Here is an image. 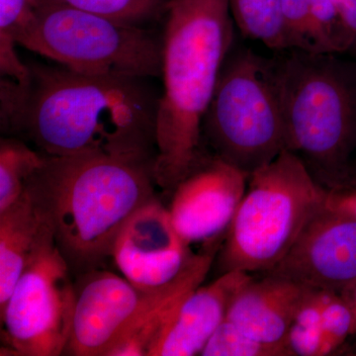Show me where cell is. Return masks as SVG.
<instances>
[{
  "mask_svg": "<svg viewBox=\"0 0 356 356\" xmlns=\"http://www.w3.org/2000/svg\"><path fill=\"white\" fill-rule=\"evenodd\" d=\"M4 132L50 156L108 154L156 161L161 91L145 77L29 65Z\"/></svg>",
  "mask_w": 356,
  "mask_h": 356,
  "instance_id": "1",
  "label": "cell"
},
{
  "mask_svg": "<svg viewBox=\"0 0 356 356\" xmlns=\"http://www.w3.org/2000/svg\"><path fill=\"white\" fill-rule=\"evenodd\" d=\"M234 39L228 0H170L154 165L156 184L166 191L172 192L207 153L201 134L204 115Z\"/></svg>",
  "mask_w": 356,
  "mask_h": 356,
  "instance_id": "2",
  "label": "cell"
},
{
  "mask_svg": "<svg viewBox=\"0 0 356 356\" xmlns=\"http://www.w3.org/2000/svg\"><path fill=\"white\" fill-rule=\"evenodd\" d=\"M154 161L81 154L50 156L30 180L72 273L99 268L117 236L154 195Z\"/></svg>",
  "mask_w": 356,
  "mask_h": 356,
  "instance_id": "3",
  "label": "cell"
},
{
  "mask_svg": "<svg viewBox=\"0 0 356 356\" xmlns=\"http://www.w3.org/2000/svg\"><path fill=\"white\" fill-rule=\"evenodd\" d=\"M280 53L273 60L287 151L327 191L356 188V60Z\"/></svg>",
  "mask_w": 356,
  "mask_h": 356,
  "instance_id": "4",
  "label": "cell"
},
{
  "mask_svg": "<svg viewBox=\"0 0 356 356\" xmlns=\"http://www.w3.org/2000/svg\"><path fill=\"white\" fill-rule=\"evenodd\" d=\"M327 194L301 159L287 149L250 175L218 250L220 274L270 271L324 207Z\"/></svg>",
  "mask_w": 356,
  "mask_h": 356,
  "instance_id": "5",
  "label": "cell"
},
{
  "mask_svg": "<svg viewBox=\"0 0 356 356\" xmlns=\"http://www.w3.org/2000/svg\"><path fill=\"white\" fill-rule=\"evenodd\" d=\"M204 149L250 177L284 149V121L273 58L233 47L202 127Z\"/></svg>",
  "mask_w": 356,
  "mask_h": 356,
  "instance_id": "6",
  "label": "cell"
},
{
  "mask_svg": "<svg viewBox=\"0 0 356 356\" xmlns=\"http://www.w3.org/2000/svg\"><path fill=\"white\" fill-rule=\"evenodd\" d=\"M20 46L88 74L161 76L163 34L40 0Z\"/></svg>",
  "mask_w": 356,
  "mask_h": 356,
  "instance_id": "7",
  "label": "cell"
},
{
  "mask_svg": "<svg viewBox=\"0 0 356 356\" xmlns=\"http://www.w3.org/2000/svg\"><path fill=\"white\" fill-rule=\"evenodd\" d=\"M72 273L51 234L0 307L2 337L13 355H64L76 306Z\"/></svg>",
  "mask_w": 356,
  "mask_h": 356,
  "instance_id": "8",
  "label": "cell"
},
{
  "mask_svg": "<svg viewBox=\"0 0 356 356\" xmlns=\"http://www.w3.org/2000/svg\"><path fill=\"white\" fill-rule=\"evenodd\" d=\"M196 254L178 235L168 208L154 197L124 225L110 257L131 284L153 293L177 280Z\"/></svg>",
  "mask_w": 356,
  "mask_h": 356,
  "instance_id": "9",
  "label": "cell"
},
{
  "mask_svg": "<svg viewBox=\"0 0 356 356\" xmlns=\"http://www.w3.org/2000/svg\"><path fill=\"white\" fill-rule=\"evenodd\" d=\"M248 175L206 153L172 189L170 218L188 245L222 242L247 189Z\"/></svg>",
  "mask_w": 356,
  "mask_h": 356,
  "instance_id": "10",
  "label": "cell"
},
{
  "mask_svg": "<svg viewBox=\"0 0 356 356\" xmlns=\"http://www.w3.org/2000/svg\"><path fill=\"white\" fill-rule=\"evenodd\" d=\"M311 288L343 293L356 283V218L324 206L273 269Z\"/></svg>",
  "mask_w": 356,
  "mask_h": 356,
  "instance_id": "11",
  "label": "cell"
},
{
  "mask_svg": "<svg viewBox=\"0 0 356 356\" xmlns=\"http://www.w3.org/2000/svg\"><path fill=\"white\" fill-rule=\"evenodd\" d=\"M65 355L105 356L127 329L147 294L123 276L102 269L81 275Z\"/></svg>",
  "mask_w": 356,
  "mask_h": 356,
  "instance_id": "12",
  "label": "cell"
},
{
  "mask_svg": "<svg viewBox=\"0 0 356 356\" xmlns=\"http://www.w3.org/2000/svg\"><path fill=\"white\" fill-rule=\"evenodd\" d=\"M254 274L229 271L189 293L147 356H193L201 353L226 318L232 300Z\"/></svg>",
  "mask_w": 356,
  "mask_h": 356,
  "instance_id": "13",
  "label": "cell"
},
{
  "mask_svg": "<svg viewBox=\"0 0 356 356\" xmlns=\"http://www.w3.org/2000/svg\"><path fill=\"white\" fill-rule=\"evenodd\" d=\"M312 291L275 274L252 276L232 300L226 320L257 341L286 348L288 331Z\"/></svg>",
  "mask_w": 356,
  "mask_h": 356,
  "instance_id": "14",
  "label": "cell"
},
{
  "mask_svg": "<svg viewBox=\"0 0 356 356\" xmlns=\"http://www.w3.org/2000/svg\"><path fill=\"white\" fill-rule=\"evenodd\" d=\"M221 243L203 248L177 280L149 293L142 308L105 356H147L185 297L202 284Z\"/></svg>",
  "mask_w": 356,
  "mask_h": 356,
  "instance_id": "15",
  "label": "cell"
},
{
  "mask_svg": "<svg viewBox=\"0 0 356 356\" xmlns=\"http://www.w3.org/2000/svg\"><path fill=\"white\" fill-rule=\"evenodd\" d=\"M51 234L46 215L28 187L0 212V307Z\"/></svg>",
  "mask_w": 356,
  "mask_h": 356,
  "instance_id": "16",
  "label": "cell"
},
{
  "mask_svg": "<svg viewBox=\"0 0 356 356\" xmlns=\"http://www.w3.org/2000/svg\"><path fill=\"white\" fill-rule=\"evenodd\" d=\"M40 0H0V74L19 84L30 81V67L16 53L33 21Z\"/></svg>",
  "mask_w": 356,
  "mask_h": 356,
  "instance_id": "17",
  "label": "cell"
},
{
  "mask_svg": "<svg viewBox=\"0 0 356 356\" xmlns=\"http://www.w3.org/2000/svg\"><path fill=\"white\" fill-rule=\"evenodd\" d=\"M232 17L248 39L261 42L271 50H290L280 0H228Z\"/></svg>",
  "mask_w": 356,
  "mask_h": 356,
  "instance_id": "18",
  "label": "cell"
},
{
  "mask_svg": "<svg viewBox=\"0 0 356 356\" xmlns=\"http://www.w3.org/2000/svg\"><path fill=\"white\" fill-rule=\"evenodd\" d=\"M44 161L26 143L16 138L0 140V212L10 207L27 189L30 180Z\"/></svg>",
  "mask_w": 356,
  "mask_h": 356,
  "instance_id": "19",
  "label": "cell"
},
{
  "mask_svg": "<svg viewBox=\"0 0 356 356\" xmlns=\"http://www.w3.org/2000/svg\"><path fill=\"white\" fill-rule=\"evenodd\" d=\"M327 292L313 290L297 312L285 341L291 356H324L334 353L322 327Z\"/></svg>",
  "mask_w": 356,
  "mask_h": 356,
  "instance_id": "20",
  "label": "cell"
},
{
  "mask_svg": "<svg viewBox=\"0 0 356 356\" xmlns=\"http://www.w3.org/2000/svg\"><path fill=\"white\" fill-rule=\"evenodd\" d=\"M72 7L107 19L151 28L165 21L170 0H41Z\"/></svg>",
  "mask_w": 356,
  "mask_h": 356,
  "instance_id": "21",
  "label": "cell"
},
{
  "mask_svg": "<svg viewBox=\"0 0 356 356\" xmlns=\"http://www.w3.org/2000/svg\"><path fill=\"white\" fill-rule=\"evenodd\" d=\"M203 356H291L284 346H271L248 336L225 318L201 353Z\"/></svg>",
  "mask_w": 356,
  "mask_h": 356,
  "instance_id": "22",
  "label": "cell"
},
{
  "mask_svg": "<svg viewBox=\"0 0 356 356\" xmlns=\"http://www.w3.org/2000/svg\"><path fill=\"white\" fill-rule=\"evenodd\" d=\"M290 50L320 53L311 17V0H280Z\"/></svg>",
  "mask_w": 356,
  "mask_h": 356,
  "instance_id": "23",
  "label": "cell"
},
{
  "mask_svg": "<svg viewBox=\"0 0 356 356\" xmlns=\"http://www.w3.org/2000/svg\"><path fill=\"white\" fill-rule=\"evenodd\" d=\"M322 327L327 341L337 350L353 334L355 315L350 304L341 294L327 291L322 309Z\"/></svg>",
  "mask_w": 356,
  "mask_h": 356,
  "instance_id": "24",
  "label": "cell"
},
{
  "mask_svg": "<svg viewBox=\"0 0 356 356\" xmlns=\"http://www.w3.org/2000/svg\"><path fill=\"white\" fill-rule=\"evenodd\" d=\"M343 23L350 51L356 50V0H332Z\"/></svg>",
  "mask_w": 356,
  "mask_h": 356,
  "instance_id": "25",
  "label": "cell"
},
{
  "mask_svg": "<svg viewBox=\"0 0 356 356\" xmlns=\"http://www.w3.org/2000/svg\"><path fill=\"white\" fill-rule=\"evenodd\" d=\"M325 205L356 218V188L327 191Z\"/></svg>",
  "mask_w": 356,
  "mask_h": 356,
  "instance_id": "26",
  "label": "cell"
},
{
  "mask_svg": "<svg viewBox=\"0 0 356 356\" xmlns=\"http://www.w3.org/2000/svg\"><path fill=\"white\" fill-rule=\"evenodd\" d=\"M341 295L350 304L353 315H355V330H353V334H356V283L350 289L341 293Z\"/></svg>",
  "mask_w": 356,
  "mask_h": 356,
  "instance_id": "27",
  "label": "cell"
},
{
  "mask_svg": "<svg viewBox=\"0 0 356 356\" xmlns=\"http://www.w3.org/2000/svg\"><path fill=\"white\" fill-rule=\"evenodd\" d=\"M353 53H355L356 54V50L355 51H353Z\"/></svg>",
  "mask_w": 356,
  "mask_h": 356,
  "instance_id": "28",
  "label": "cell"
}]
</instances>
